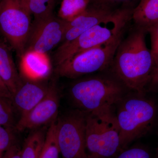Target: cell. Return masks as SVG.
<instances>
[{
  "label": "cell",
  "mask_w": 158,
  "mask_h": 158,
  "mask_svg": "<svg viewBox=\"0 0 158 158\" xmlns=\"http://www.w3.org/2000/svg\"><path fill=\"white\" fill-rule=\"evenodd\" d=\"M145 30L137 27L118 45L112 66L114 76L136 93L143 94L154 63L146 46Z\"/></svg>",
  "instance_id": "cell-1"
},
{
  "label": "cell",
  "mask_w": 158,
  "mask_h": 158,
  "mask_svg": "<svg viewBox=\"0 0 158 158\" xmlns=\"http://www.w3.org/2000/svg\"><path fill=\"white\" fill-rule=\"evenodd\" d=\"M125 88L115 76H94L75 82L69 94L79 110L102 117L113 115V106L124 97Z\"/></svg>",
  "instance_id": "cell-2"
},
{
  "label": "cell",
  "mask_w": 158,
  "mask_h": 158,
  "mask_svg": "<svg viewBox=\"0 0 158 158\" xmlns=\"http://www.w3.org/2000/svg\"><path fill=\"white\" fill-rule=\"evenodd\" d=\"M136 95L125 96L118 103L115 115L120 135L122 150L130 143L144 136L155 121L157 109L150 100Z\"/></svg>",
  "instance_id": "cell-3"
},
{
  "label": "cell",
  "mask_w": 158,
  "mask_h": 158,
  "mask_svg": "<svg viewBox=\"0 0 158 158\" xmlns=\"http://www.w3.org/2000/svg\"><path fill=\"white\" fill-rule=\"evenodd\" d=\"M132 11L127 8L117 9L111 19L91 28L67 44L59 46L53 57L54 65L57 67L79 53L113 40L124 31Z\"/></svg>",
  "instance_id": "cell-4"
},
{
  "label": "cell",
  "mask_w": 158,
  "mask_h": 158,
  "mask_svg": "<svg viewBox=\"0 0 158 158\" xmlns=\"http://www.w3.org/2000/svg\"><path fill=\"white\" fill-rule=\"evenodd\" d=\"M85 145L88 158H114L122 151L115 115L86 113Z\"/></svg>",
  "instance_id": "cell-5"
},
{
  "label": "cell",
  "mask_w": 158,
  "mask_h": 158,
  "mask_svg": "<svg viewBox=\"0 0 158 158\" xmlns=\"http://www.w3.org/2000/svg\"><path fill=\"white\" fill-rule=\"evenodd\" d=\"M124 31L110 42L77 54L56 67V73L62 77L76 79L100 71L112 65Z\"/></svg>",
  "instance_id": "cell-6"
},
{
  "label": "cell",
  "mask_w": 158,
  "mask_h": 158,
  "mask_svg": "<svg viewBox=\"0 0 158 158\" xmlns=\"http://www.w3.org/2000/svg\"><path fill=\"white\" fill-rule=\"evenodd\" d=\"M31 15L20 0L0 1V35L20 59L31 30Z\"/></svg>",
  "instance_id": "cell-7"
},
{
  "label": "cell",
  "mask_w": 158,
  "mask_h": 158,
  "mask_svg": "<svg viewBox=\"0 0 158 158\" xmlns=\"http://www.w3.org/2000/svg\"><path fill=\"white\" fill-rule=\"evenodd\" d=\"M86 116V113L77 110L57 119V140L62 158H88Z\"/></svg>",
  "instance_id": "cell-8"
},
{
  "label": "cell",
  "mask_w": 158,
  "mask_h": 158,
  "mask_svg": "<svg viewBox=\"0 0 158 158\" xmlns=\"http://www.w3.org/2000/svg\"><path fill=\"white\" fill-rule=\"evenodd\" d=\"M67 20L54 14L40 19H34L25 48L24 55L34 53L46 55L62 42Z\"/></svg>",
  "instance_id": "cell-9"
},
{
  "label": "cell",
  "mask_w": 158,
  "mask_h": 158,
  "mask_svg": "<svg viewBox=\"0 0 158 158\" xmlns=\"http://www.w3.org/2000/svg\"><path fill=\"white\" fill-rule=\"evenodd\" d=\"M59 101L58 88L55 83H52L44 98L28 113L20 117L15 129L22 131L26 130L37 129L51 123L57 118Z\"/></svg>",
  "instance_id": "cell-10"
},
{
  "label": "cell",
  "mask_w": 158,
  "mask_h": 158,
  "mask_svg": "<svg viewBox=\"0 0 158 158\" xmlns=\"http://www.w3.org/2000/svg\"><path fill=\"white\" fill-rule=\"evenodd\" d=\"M116 10L90 6L71 19L67 20L64 37L59 46L65 45L85 31L114 17Z\"/></svg>",
  "instance_id": "cell-11"
},
{
  "label": "cell",
  "mask_w": 158,
  "mask_h": 158,
  "mask_svg": "<svg viewBox=\"0 0 158 158\" xmlns=\"http://www.w3.org/2000/svg\"><path fill=\"white\" fill-rule=\"evenodd\" d=\"M22 79V84L12 98V103L20 117L28 113L44 98L50 85L44 81L45 80Z\"/></svg>",
  "instance_id": "cell-12"
},
{
  "label": "cell",
  "mask_w": 158,
  "mask_h": 158,
  "mask_svg": "<svg viewBox=\"0 0 158 158\" xmlns=\"http://www.w3.org/2000/svg\"><path fill=\"white\" fill-rule=\"evenodd\" d=\"M11 50L8 44L0 37V77L12 96L22 84L23 79L18 72Z\"/></svg>",
  "instance_id": "cell-13"
},
{
  "label": "cell",
  "mask_w": 158,
  "mask_h": 158,
  "mask_svg": "<svg viewBox=\"0 0 158 158\" xmlns=\"http://www.w3.org/2000/svg\"><path fill=\"white\" fill-rule=\"evenodd\" d=\"M131 17L137 27L147 31L158 23V0H141Z\"/></svg>",
  "instance_id": "cell-14"
},
{
  "label": "cell",
  "mask_w": 158,
  "mask_h": 158,
  "mask_svg": "<svg viewBox=\"0 0 158 158\" xmlns=\"http://www.w3.org/2000/svg\"><path fill=\"white\" fill-rule=\"evenodd\" d=\"M44 128L35 130L29 135L21 149V158H40L45 140Z\"/></svg>",
  "instance_id": "cell-15"
},
{
  "label": "cell",
  "mask_w": 158,
  "mask_h": 158,
  "mask_svg": "<svg viewBox=\"0 0 158 158\" xmlns=\"http://www.w3.org/2000/svg\"><path fill=\"white\" fill-rule=\"evenodd\" d=\"M34 19L47 17L53 14L56 0H20Z\"/></svg>",
  "instance_id": "cell-16"
},
{
  "label": "cell",
  "mask_w": 158,
  "mask_h": 158,
  "mask_svg": "<svg viewBox=\"0 0 158 158\" xmlns=\"http://www.w3.org/2000/svg\"><path fill=\"white\" fill-rule=\"evenodd\" d=\"M57 118L51 123L47 131L40 158H59L60 150L57 136Z\"/></svg>",
  "instance_id": "cell-17"
},
{
  "label": "cell",
  "mask_w": 158,
  "mask_h": 158,
  "mask_svg": "<svg viewBox=\"0 0 158 158\" xmlns=\"http://www.w3.org/2000/svg\"><path fill=\"white\" fill-rule=\"evenodd\" d=\"M16 111L11 99L0 96V125L12 131L15 129Z\"/></svg>",
  "instance_id": "cell-18"
},
{
  "label": "cell",
  "mask_w": 158,
  "mask_h": 158,
  "mask_svg": "<svg viewBox=\"0 0 158 158\" xmlns=\"http://www.w3.org/2000/svg\"><path fill=\"white\" fill-rule=\"evenodd\" d=\"M114 158H151V156L146 148L135 146L123 150Z\"/></svg>",
  "instance_id": "cell-19"
},
{
  "label": "cell",
  "mask_w": 158,
  "mask_h": 158,
  "mask_svg": "<svg viewBox=\"0 0 158 158\" xmlns=\"http://www.w3.org/2000/svg\"><path fill=\"white\" fill-rule=\"evenodd\" d=\"M13 131L0 125V158L4 151L15 144Z\"/></svg>",
  "instance_id": "cell-20"
},
{
  "label": "cell",
  "mask_w": 158,
  "mask_h": 158,
  "mask_svg": "<svg viewBox=\"0 0 158 158\" xmlns=\"http://www.w3.org/2000/svg\"><path fill=\"white\" fill-rule=\"evenodd\" d=\"M150 34L151 49L154 65L158 61V23L147 30Z\"/></svg>",
  "instance_id": "cell-21"
},
{
  "label": "cell",
  "mask_w": 158,
  "mask_h": 158,
  "mask_svg": "<svg viewBox=\"0 0 158 158\" xmlns=\"http://www.w3.org/2000/svg\"><path fill=\"white\" fill-rule=\"evenodd\" d=\"M133 1L134 0H88V2L90 6L113 9V6L118 4H128Z\"/></svg>",
  "instance_id": "cell-22"
},
{
  "label": "cell",
  "mask_w": 158,
  "mask_h": 158,
  "mask_svg": "<svg viewBox=\"0 0 158 158\" xmlns=\"http://www.w3.org/2000/svg\"><path fill=\"white\" fill-rule=\"evenodd\" d=\"M1 158H21V149L16 144H14L6 151Z\"/></svg>",
  "instance_id": "cell-23"
},
{
  "label": "cell",
  "mask_w": 158,
  "mask_h": 158,
  "mask_svg": "<svg viewBox=\"0 0 158 158\" xmlns=\"http://www.w3.org/2000/svg\"><path fill=\"white\" fill-rule=\"evenodd\" d=\"M0 96L7 98L12 100V94L10 92V90L7 88L6 84L3 82L1 77H0Z\"/></svg>",
  "instance_id": "cell-24"
},
{
  "label": "cell",
  "mask_w": 158,
  "mask_h": 158,
  "mask_svg": "<svg viewBox=\"0 0 158 158\" xmlns=\"http://www.w3.org/2000/svg\"><path fill=\"white\" fill-rule=\"evenodd\" d=\"M150 82L153 87L158 86V61L154 65Z\"/></svg>",
  "instance_id": "cell-25"
},
{
  "label": "cell",
  "mask_w": 158,
  "mask_h": 158,
  "mask_svg": "<svg viewBox=\"0 0 158 158\" xmlns=\"http://www.w3.org/2000/svg\"></svg>",
  "instance_id": "cell-26"
},
{
  "label": "cell",
  "mask_w": 158,
  "mask_h": 158,
  "mask_svg": "<svg viewBox=\"0 0 158 158\" xmlns=\"http://www.w3.org/2000/svg\"><path fill=\"white\" fill-rule=\"evenodd\" d=\"M0 1H1V0H0Z\"/></svg>",
  "instance_id": "cell-27"
}]
</instances>
